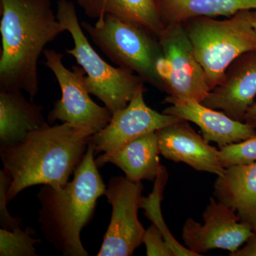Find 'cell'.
Wrapping results in <instances>:
<instances>
[{
	"label": "cell",
	"mask_w": 256,
	"mask_h": 256,
	"mask_svg": "<svg viewBox=\"0 0 256 256\" xmlns=\"http://www.w3.org/2000/svg\"><path fill=\"white\" fill-rule=\"evenodd\" d=\"M244 247L230 254V256H256V232H252Z\"/></svg>",
	"instance_id": "obj_25"
},
{
	"label": "cell",
	"mask_w": 256,
	"mask_h": 256,
	"mask_svg": "<svg viewBox=\"0 0 256 256\" xmlns=\"http://www.w3.org/2000/svg\"><path fill=\"white\" fill-rule=\"evenodd\" d=\"M164 26L197 16H233L244 10H256V0H158Z\"/></svg>",
	"instance_id": "obj_19"
},
{
	"label": "cell",
	"mask_w": 256,
	"mask_h": 256,
	"mask_svg": "<svg viewBox=\"0 0 256 256\" xmlns=\"http://www.w3.org/2000/svg\"><path fill=\"white\" fill-rule=\"evenodd\" d=\"M254 232H256V230H254Z\"/></svg>",
	"instance_id": "obj_28"
},
{
	"label": "cell",
	"mask_w": 256,
	"mask_h": 256,
	"mask_svg": "<svg viewBox=\"0 0 256 256\" xmlns=\"http://www.w3.org/2000/svg\"><path fill=\"white\" fill-rule=\"evenodd\" d=\"M160 154L174 162H183L196 171L222 176L225 172L220 160V150L210 146L203 136L182 120L156 131Z\"/></svg>",
	"instance_id": "obj_13"
},
{
	"label": "cell",
	"mask_w": 256,
	"mask_h": 256,
	"mask_svg": "<svg viewBox=\"0 0 256 256\" xmlns=\"http://www.w3.org/2000/svg\"><path fill=\"white\" fill-rule=\"evenodd\" d=\"M160 148L156 132L144 134L114 152L104 153L96 158L98 168L111 163L126 174L128 180L140 182L153 181L160 166Z\"/></svg>",
	"instance_id": "obj_16"
},
{
	"label": "cell",
	"mask_w": 256,
	"mask_h": 256,
	"mask_svg": "<svg viewBox=\"0 0 256 256\" xmlns=\"http://www.w3.org/2000/svg\"><path fill=\"white\" fill-rule=\"evenodd\" d=\"M80 24L114 63L136 73L144 82L164 92V84L158 72L163 54L156 35L110 14L98 18L94 25L86 22Z\"/></svg>",
	"instance_id": "obj_5"
},
{
	"label": "cell",
	"mask_w": 256,
	"mask_h": 256,
	"mask_svg": "<svg viewBox=\"0 0 256 256\" xmlns=\"http://www.w3.org/2000/svg\"><path fill=\"white\" fill-rule=\"evenodd\" d=\"M89 18L110 14L126 22L146 28L159 37L165 28L158 0H76Z\"/></svg>",
	"instance_id": "obj_18"
},
{
	"label": "cell",
	"mask_w": 256,
	"mask_h": 256,
	"mask_svg": "<svg viewBox=\"0 0 256 256\" xmlns=\"http://www.w3.org/2000/svg\"><path fill=\"white\" fill-rule=\"evenodd\" d=\"M45 65L54 74L62 90V98L56 100L47 117L50 124L60 120L74 127L96 134L108 126L112 114L106 107L96 104L89 96L85 84L86 72L82 67L69 70L64 65L62 54L45 50Z\"/></svg>",
	"instance_id": "obj_8"
},
{
	"label": "cell",
	"mask_w": 256,
	"mask_h": 256,
	"mask_svg": "<svg viewBox=\"0 0 256 256\" xmlns=\"http://www.w3.org/2000/svg\"><path fill=\"white\" fill-rule=\"evenodd\" d=\"M142 182L124 176L109 180L105 196L112 206L110 224L98 256H130L142 244L146 229L138 218L142 198Z\"/></svg>",
	"instance_id": "obj_9"
},
{
	"label": "cell",
	"mask_w": 256,
	"mask_h": 256,
	"mask_svg": "<svg viewBox=\"0 0 256 256\" xmlns=\"http://www.w3.org/2000/svg\"><path fill=\"white\" fill-rule=\"evenodd\" d=\"M144 84L134 92L124 108L114 112L106 127L92 136L96 153L117 150L137 138L180 122V118L160 114L146 105Z\"/></svg>",
	"instance_id": "obj_11"
},
{
	"label": "cell",
	"mask_w": 256,
	"mask_h": 256,
	"mask_svg": "<svg viewBox=\"0 0 256 256\" xmlns=\"http://www.w3.org/2000/svg\"><path fill=\"white\" fill-rule=\"evenodd\" d=\"M245 122L252 126L256 131V102H254L248 109L245 116Z\"/></svg>",
	"instance_id": "obj_26"
},
{
	"label": "cell",
	"mask_w": 256,
	"mask_h": 256,
	"mask_svg": "<svg viewBox=\"0 0 256 256\" xmlns=\"http://www.w3.org/2000/svg\"><path fill=\"white\" fill-rule=\"evenodd\" d=\"M56 16L73 38L74 47L66 52L85 70L87 76L84 80L89 94L102 101L112 114L124 108L146 82L137 74L116 68L101 58L84 34L72 2L60 0Z\"/></svg>",
	"instance_id": "obj_6"
},
{
	"label": "cell",
	"mask_w": 256,
	"mask_h": 256,
	"mask_svg": "<svg viewBox=\"0 0 256 256\" xmlns=\"http://www.w3.org/2000/svg\"><path fill=\"white\" fill-rule=\"evenodd\" d=\"M11 183L10 174L4 169L0 170V226L8 230H14L22 224V218L12 216L8 210V192Z\"/></svg>",
	"instance_id": "obj_23"
},
{
	"label": "cell",
	"mask_w": 256,
	"mask_h": 256,
	"mask_svg": "<svg viewBox=\"0 0 256 256\" xmlns=\"http://www.w3.org/2000/svg\"><path fill=\"white\" fill-rule=\"evenodd\" d=\"M252 10L238 12L225 18L197 16L182 24L210 90L224 78L229 66L240 55L256 50Z\"/></svg>",
	"instance_id": "obj_4"
},
{
	"label": "cell",
	"mask_w": 256,
	"mask_h": 256,
	"mask_svg": "<svg viewBox=\"0 0 256 256\" xmlns=\"http://www.w3.org/2000/svg\"><path fill=\"white\" fill-rule=\"evenodd\" d=\"M169 107L163 114L176 116L200 127L207 142H214L220 148L256 137V131L245 122L235 120L224 114L194 100L165 98Z\"/></svg>",
	"instance_id": "obj_14"
},
{
	"label": "cell",
	"mask_w": 256,
	"mask_h": 256,
	"mask_svg": "<svg viewBox=\"0 0 256 256\" xmlns=\"http://www.w3.org/2000/svg\"><path fill=\"white\" fill-rule=\"evenodd\" d=\"M92 142L74 173V178L60 188L42 185L38 222L44 238L65 256H88L80 240L82 228L94 217L97 200L106 188L94 159Z\"/></svg>",
	"instance_id": "obj_3"
},
{
	"label": "cell",
	"mask_w": 256,
	"mask_h": 256,
	"mask_svg": "<svg viewBox=\"0 0 256 256\" xmlns=\"http://www.w3.org/2000/svg\"><path fill=\"white\" fill-rule=\"evenodd\" d=\"M0 92L40 90L38 62L45 46L66 31L50 0H0Z\"/></svg>",
	"instance_id": "obj_1"
},
{
	"label": "cell",
	"mask_w": 256,
	"mask_h": 256,
	"mask_svg": "<svg viewBox=\"0 0 256 256\" xmlns=\"http://www.w3.org/2000/svg\"><path fill=\"white\" fill-rule=\"evenodd\" d=\"M214 195L256 230V162L226 168L216 180Z\"/></svg>",
	"instance_id": "obj_15"
},
{
	"label": "cell",
	"mask_w": 256,
	"mask_h": 256,
	"mask_svg": "<svg viewBox=\"0 0 256 256\" xmlns=\"http://www.w3.org/2000/svg\"><path fill=\"white\" fill-rule=\"evenodd\" d=\"M252 25L256 30V10H252Z\"/></svg>",
	"instance_id": "obj_27"
},
{
	"label": "cell",
	"mask_w": 256,
	"mask_h": 256,
	"mask_svg": "<svg viewBox=\"0 0 256 256\" xmlns=\"http://www.w3.org/2000/svg\"><path fill=\"white\" fill-rule=\"evenodd\" d=\"M22 226L12 230L0 229V256H36V244H41L40 239L33 238L36 234L32 227L22 230Z\"/></svg>",
	"instance_id": "obj_21"
},
{
	"label": "cell",
	"mask_w": 256,
	"mask_h": 256,
	"mask_svg": "<svg viewBox=\"0 0 256 256\" xmlns=\"http://www.w3.org/2000/svg\"><path fill=\"white\" fill-rule=\"evenodd\" d=\"M94 134L66 122L48 124L20 142L0 146L3 169L12 178L8 201L35 185L65 186L85 156Z\"/></svg>",
	"instance_id": "obj_2"
},
{
	"label": "cell",
	"mask_w": 256,
	"mask_h": 256,
	"mask_svg": "<svg viewBox=\"0 0 256 256\" xmlns=\"http://www.w3.org/2000/svg\"><path fill=\"white\" fill-rule=\"evenodd\" d=\"M220 160L225 169L256 162V137L220 148Z\"/></svg>",
	"instance_id": "obj_22"
},
{
	"label": "cell",
	"mask_w": 256,
	"mask_h": 256,
	"mask_svg": "<svg viewBox=\"0 0 256 256\" xmlns=\"http://www.w3.org/2000/svg\"><path fill=\"white\" fill-rule=\"evenodd\" d=\"M48 124L43 107L26 100L22 92H0V146L20 142Z\"/></svg>",
	"instance_id": "obj_17"
},
{
	"label": "cell",
	"mask_w": 256,
	"mask_h": 256,
	"mask_svg": "<svg viewBox=\"0 0 256 256\" xmlns=\"http://www.w3.org/2000/svg\"><path fill=\"white\" fill-rule=\"evenodd\" d=\"M142 244L146 245V256H174L164 235L154 224H152L143 236Z\"/></svg>",
	"instance_id": "obj_24"
},
{
	"label": "cell",
	"mask_w": 256,
	"mask_h": 256,
	"mask_svg": "<svg viewBox=\"0 0 256 256\" xmlns=\"http://www.w3.org/2000/svg\"><path fill=\"white\" fill-rule=\"evenodd\" d=\"M202 218L204 224L188 218L182 228L185 246L200 256L216 248L233 254L254 232L252 226L242 222L235 210L213 197L202 214Z\"/></svg>",
	"instance_id": "obj_10"
},
{
	"label": "cell",
	"mask_w": 256,
	"mask_h": 256,
	"mask_svg": "<svg viewBox=\"0 0 256 256\" xmlns=\"http://www.w3.org/2000/svg\"><path fill=\"white\" fill-rule=\"evenodd\" d=\"M256 96V50H252L234 60L222 82L210 90L202 104L223 111L235 120L245 122L248 109Z\"/></svg>",
	"instance_id": "obj_12"
},
{
	"label": "cell",
	"mask_w": 256,
	"mask_h": 256,
	"mask_svg": "<svg viewBox=\"0 0 256 256\" xmlns=\"http://www.w3.org/2000/svg\"><path fill=\"white\" fill-rule=\"evenodd\" d=\"M168 180V173L166 168L161 165L152 192L148 197L142 196L140 208L144 210V215L158 226L164 235L165 239L174 252V256H200L196 252L190 250L180 244L170 233L169 228L165 224L161 212V202Z\"/></svg>",
	"instance_id": "obj_20"
},
{
	"label": "cell",
	"mask_w": 256,
	"mask_h": 256,
	"mask_svg": "<svg viewBox=\"0 0 256 256\" xmlns=\"http://www.w3.org/2000/svg\"><path fill=\"white\" fill-rule=\"evenodd\" d=\"M158 40L163 54L158 72L164 92L176 100L202 102L210 88L182 23L165 26Z\"/></svg>",
	"instance_id": "obj_7"
}]
</instances>
